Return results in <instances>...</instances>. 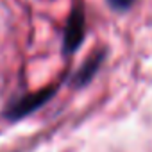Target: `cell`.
<instances>
[{
	"instance_id": "cell-2",
	"label": "cell",
	"mask_w": 152,
	"mask_h": 152,
	"mask_svg": "<svg viewBox=\"0 0 152 152\" xmlns=\"http://www.w3.org/2000/svg\"><path fill=\"white\" fill-rule=\"evenodd\" d=\"M84 32H86L84 9H83V6H75L68 16L66 29H64V52L72 54L77 50L84 39Z\"/></svg>"
},
{
	"instance_id": "cell-4",
	"label": "cell",
	"mask_w": 152,
	"mask_h": 152,
	"mask_svg": "<svg viewBox=\"0 0 152 152\" xmlns=\"http://www.w3.org/2000/svg\"><path fill=\"white\" fill-rule=\"evenodd\" d=\"M109 6L118 9V11H124V9H129L132 4H134V0H107Z\"/></svg>"
},
{
	"instance_id": "cell-1",
	"label": "cell",
	"mask_w": 152,
	"mask_h": 152,
	"mask_svg": "<svg viewBox=\"0 0 152 152\" xmlns=\"http://www.w3.org/2000/svg\"><path fill=\"white\" fill-rule=\"evenodd\" d=\"M56 86L52 88H47V90H41V91H36V93H31V95H25L22 99H18L16 102H13L7 111H6V116L11 118V120H18V118H23L27 116L29 113L36 111L38 107H41L54 93H56Z\"/></svg>"
},
{
	"instance_id": "cell-3",
	"label": "cell",
	"mask_w": 152,
	"mask_h": 152,
	"mask_svg": "<svg viewBox=\"0 0 152 152\" xmlns=\"http://www.w3.org/2000/svg\"><path fill=\"white\" fill-rule=\"evenodd\" d=\"M102 59H104V54H102V52H100V54H93V56L81 66V70L75 73V77H73V86H84V84H88V83L93 79V75L97 73V70H99Z\"/></svg>"
}]
</instances>
